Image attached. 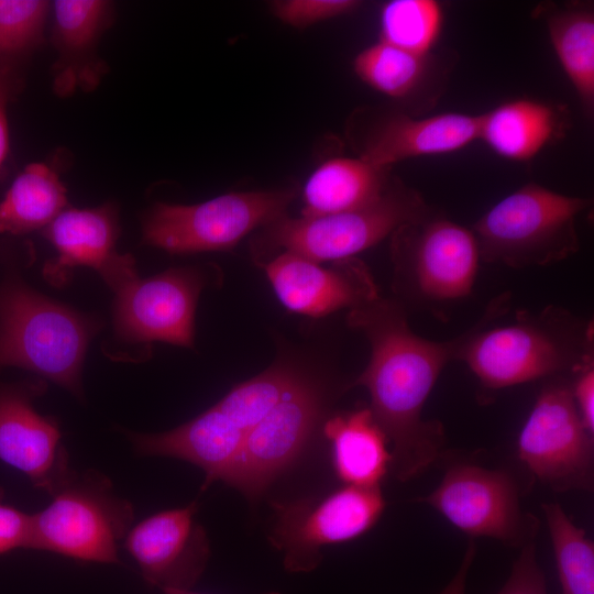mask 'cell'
<instances>
[{
  "label": "cell",
  "mask_w": 594,
  "mask_h": 594,
  "mask_svg": "<svg viewBox=\"0 0 594 594\" xmlns=\"http://www.w3.org/2000/svg\"><path fill=\"white\" fill-rule=\"evenodd\" d=\"M0 486V556L18 549H30L32 514L9 504Z\"/></svg>",
  "instance_id": "obj_32"
},
{
  "label": "cell",
  "mask_w": 594,
  "mask_h": 594,
  "mask_svg": "<svg viewBox=\"0 0 594 594\" xmlns=\"http://www.w3.org/2000/svg\"><path fill=\"white\" fill-rule=\"evenodd\" d=\"M387 172L360 157L326 161L304 187L301 217L351 211L374 202L393 179Z\"/></svg>",
  "instance_id": "obj_23"
},
{
  "label": "cell",
  "mask_w": 594,
  "mask_h": 594,
  "mask_svg": "<svg viewBox=\"0 0 594 594\" xmlns=\"http://www.w3.org/2000/svg\"><path fill=\"white\" fill-rule=\"evenodd\" d=\"M196 501L157 512L128 531L122 547L146 583L160 588L191 590L210 557L205 528L196 520Z\"/></svg>",
  "instance_id": "obj_16"
},
{
  "label": "cell",
  "mask_w": 594,
  "mask_h": 594,
  "mask_svg": "<svg viewBox=\"0 0 594 594\" xmlns=\"http://www.w3.org/2000/svg\"><path fill=\"white\" fill-rule=\"evenodd\" d=\"M591 202L535 183L518 188L474 223L481 260L526 268L569 258L580 250L576 218Z\"/></svg>",
  "instance_id": "obj_6"
},
{
  "label": "cell",
  "mask_w": 594,
  "mask_h": 594,
  "mask_svg": "<svg viewBox=\"0 0 594 594\" xmlns=\"http://www.w3.org/2000/svg\"><path fill=\"white\" fill-rule=\"evenodd\" d=\"M100 321L11 276L0 284V370H28L82 399L81 373Z\"/></svg>",
  "instance_id": "obj_4"
},
{
  "label": "cell",
  "mask_w": 594,
  "mask_h": 594,
  "mask_svg": "<svg viewBox=\"0 0 594 594\" xmlns=\"http://www.w3.org/2000/svg\"><path fill=\"white\" fill-rule=\"evenodd\" d=\"M50 496V504L32 514L31 550L84 563H121L119 549L133 526L134 507L108 476L73 469Z\"/></svg>",
  "instance_id": "obj_7"
},
{
  "label": "cell",
  "mask_w": 594,
  "mask_h": 594,
  "mask_svg": "<svg viewBox=\"0 0 594 594\" xmlns=\"http://www.w3.org/2000/svg\"><path fill=\"white\" fill-rule=\"evenodd\" d=\"M355 0H282L272 3V10L284 23L306 28L355 10Z\"/></svg>",
  "instance_id": "obj_30"
},
{
  "label": "cell",
  "mask_w": 594,
  "mask_h": 594,
  "mask_svg": "<svg viewBox=\"0 0 594 594\" xmlns=\"http://www.w3.org/2000/svg\"><path fill=\"white\" fill-rule=\"evenodd\" d=\"M48 8L42 0H0V59L38 42Z\"/></svg>",
  "instance_id": "obj_29"
},
{
  "label": "cell",
  "mask_w": 594,
  "mask_h": 594,
  "mask_svg": "<svg viewBox=\"0 0 594 594\" xmlns=\"http://www.w3.org/2000/svg\"><path fill=\"white\" fill-rule=\"evenodd\" d=\"M44 233L57 252L44 266V276L55 286L65 284L76 266L91 267L105 278L125 256L116 251L119 223L111 205L65 209Z\"/></svg>",
  "instance_id": "obj_19"
},
{
  "label": "cell",
  "mask_w": 594,
  "mask_h": 594,
  "mask_svg": "<svg viewBox=\"0 0 594 594\" xmlns=\"http://www.w3.org/2000/svg\"><path fill=\"white\" fill-rule=\"evenodd\" d=\"M54 8V41L62 54L55 77L66 74L77 61V81L81 57L87 56L108 22L109 2L58 0Z\"/></svg>",
  "instance_id": "obj_28"
},
{
  "label": "cell",
  "mask_w": 594,
  "mask_h": 594,
  "mask_svg": "<svg viewBox=\"0 0 594 594\" xmlns=\"http://www.w3.org/2000/svg\"><path fill=\"white\" fill-rule=\"evenodd\" d=\"M43 380L0 382V461L25 475L33 487L52 495L70 475L59 422L40 414L36 397Z\"/></svg>",
  "instance_id": "obj_15"
},
{
  "label": "cell",
  "mask_w": 594,
  "mask_h": 594,
  "mask_svg": "<svg viewBox=\"0 0 594 594\" xmlns=\"http://www.w3.org/2000/svg\"><path fill=\"white\" fill-rule=\"evenodd\" d=\"M501 295L482 318L462 333L455 360L464 362L484 391H499L540 378L574 375L594 364L593 323L559 306L518 311L510 323Z\"/></svg>",
  "instance_id": "obj_2"
},
{
  "label": "cell",
  "mask_w": 594,
  "mask_h": 594,
  "mask_svg": "<svg viewBox=\"0 0 594 594\" xmlns=\"http://www.w3.org/2000/svg\"><path fill=\"white\" fill-rule=\"evenodd\" d=\"M497 594H548L534 541L521 547L507 582Z\"/></svg>",
  "instance_id": "obj_31"
},
{
  "label": "cell",
  "mask_w": 594,
  "mask_h": 594,
  "mask_svg": "<svg viewBox=\"0 0 594 594\" xmlns=\"http://www.w3.org/2000/svg\"><path fill=\"white\" fill-rule=\"evenodd\" d=\"M475 554L476 546L470 540L458 572L439 594H465L466 579Z\"/></svg>",
  "instance_id": "obj_35"
},
{
  "label": "cell",
  "mask_w": 594,
  "mask_h": 594,
  "mask_svg": "<svg viewBox=\"0 0 594 594\" xmlns=\"http://www.w3.org/2000/svg\"><path fill=\"white\" fill-rule=\"evenodd\" d=\"M274 521L268 540L283 553L289 572H310L322 561V548L367 532L386 502L380 486L344 485L322 496L272 502Z\"/></svg>",
  "instance_id": "obj_11"
},
{
  "label": "cell",
  "mask_w": 594,
  "mask_h": 594,
  "mask_svg": "<svg viewBox=\"0 0 594 594\" xmlns=\"http://www.w3.org/2000/svg\"><path fill=\"white\" fill-rule=\"evenodd\" d=\"M519 460L551 490L590 491L594 440L582 422L565 376L550 378L539 392L517 440Z\"/></svg>",
  "instance_id": "obj_12"
},
{
  "label": "cell",
  "mask_w": 594,
  "mask_h": 594,
  "mask_svg": "<svg viewBox=\"0 0 594 594\" xmlns=\"http://www.w3.org/2000/svg\"><path fill=\"white\" fill-rule=\"evenodd\" d=\"M561 594H594V544L560 504H542Z\"/></svg>",
  "instance_id": "obj_26"
},
{
  "label": "cell",
  "mask_w": 594,
  "mask_h": 594,
  "mask_svg": "<svg viewBox=\"0 0 594 594\" xmlns=\"http://www.w3.org/2000/svg\"><path fill=\"white\" fill-rule=\"evenodd\" d=\"M480 114H391L364 138L360 158L382 169L404 160L449 154L479 138Z\"/></svg>",
  "instance_id": "obj_18"
},
{
  "label": "cell",
  "mask_w": 594,
  "mask_h": 594,
  "mask_svg": "<svg viewBox=\"0 0 594 594\" xmlns=\"http://www.w3.org/2000/svg\"><path fill=\"white\" fill-rule=\"evenodd\" d=\"M571 392L578 414L586 427L594 433V364L587 365L573 375Z\"/></svg>",
  "instance_id": "obj_33"
},
{
  "label": "cell",
  "mask_w": 594,
  "mask_h": 594,
  "mask_svg": "<svg viewBox=\"0 0 594 594\" xmlns=\"http://www.w3.org/2000/svg\"><path fill=\"white\" fill-rule=\"evenodd\" d=\"M302 374L292 362L277 361L195 418L170 430L128 437L141 455L178 459L199 468L204 491L221 480L251 430Z\"/></svg>",
  "instance_id": "obj_3"
},
{
  "label": "cell",
  "mask_w": 594,
  "mask_h": 594,
  "mask_svg": "<svg viewBox=\"0 0 594 594\" xmlns=\"http://www.w3.org/2000/svg\"><path fill=\"white\" fill-rule=\"evenodd\" d=\"M204 276L195 268H170L150 278L138 275L113 290V328L127 343L155 341L193 348L195 311Z\"/></svg>",
  "instance_id": "obj_14"
},
{
  "label": "cell",
  "mask_w": 594,
  "mask_h": 594,
  "mask_svg": "<svg viewBox=\"0 0 594 594\" xmlns=\"http://www.w3.org/2000/svg\"><path fill=\"white\" fill-rule=\"evenodd\" d=\"M550 42L584 110L594 109V14L590 6L543 9Z\"/></svg>",
  "instance_id": "obj_24"
},
{
  "label": "cell",
  "mask_w": 594,
  "mask_h": 594,
  "mask_svg": "<svg viewBox=\"0 0 594 594\" xmlns=\"http://www.w3.org/2000/svg\"><path fill=\"white\" fill-rule=\"evenodd\" d=\"M294 191L229 193L196 205L157 202L145 216L143 240L172 254L226 251L285 216Z\"/></svg>",
  "instance_id": "obj_9"
},
{
  "label": "cell",
  "mask_w": 594,
  "mask_h": 594,
  "mask_svg": "<svg viewBox=\"0 0 594 594\" xmlns=\"http://www.w3.org/2000/svg\"><path fill=\"white\" fill-rule=\"evenodd\" d=\"M162 592L164 594H204V593L194 592L191 590H174V588L163 590ZM265 594H282V593H279V592H267Z\"/></svg>",
  "instance_id": "obj_36"
},
{
  "label": "cell",
  "mask_w": 594,
  "mask_h": 594,
  "mask_svg": "<svg viewBox=\"0 0 594 594\" xmlns=\"http://www.w3.org/2000/svg\"><path fill=\"white\" fill-rule=\"evenodd\" d=\"M12 91V67L8 59H0V170L9 151V125L7 106Z\"/></svg>",
  "instance_id": "obj_34"
},
{
  "label": "cell",
  "mask_w": 594,
  "mask_h": 594,
  "mask_svg": "<svg viewBox=\"0 0 594 594\" xmlns=\"http://www.w3.org/2000/svg\"><path fill=\"white\" fill-rule=\"evenodd\" d=\"M443 25L435 0H392L381 12V41L415 54H430Z\"/></svg>",
  "instance_id": "obj_27"
},
{
  "label": "cell",
  "mask_w": 594,
  "mask_h": 594,
  "mask_svg": "<svg viewBox=\"0 0 594 594\" xmlns=\"http://www.w3.org/2000/svg\"><path fill=\"white\" fill-rule=\"evenodd\" d=\"M391 260L395 299L440 319L471 295L481 256L472 230L431 210L391 235Z\"/></svg>",
  "instance_id": "obj_5"
},
{
  "label": "cell",
  "mask_w": 594,
  "mask_h": 594,
  "mask_svg": "<svg viewBox=\"0 0 594 594\" xmlns=\"http://www.w3.org/2000/svg\"><path fill=\"white\" fill-rule=\"evenodd\" d=\"M327 391L306 374L251 430L221 482L252 504L288 471L310 444L327 409Z\"/></svg>",
  "instance_id": "obj_10"
},
{
  "label": "cell",
  "mask_w": 594,
  "mask_h": 594,
  "mask_svg": "<svg viewBox=\"0 0 594 594\" xmlns=\"http://www.w3.org/2000/svg\"><path fill=\"white\" fill-rule=\"evenodd\" d=\"M353 67L373 89L397 100L416 101L420 110L437 102L448 75L432 53L415 54L382 41L360 52Z\"/></svg>",
  "instance_id": "obj_20"
},
{
  "label": "cell",
  "mask_w": 594,
  "mask_h": 594,
  "mask_svg": "<svg viewBox=\"0 0 594 594\" xmlns=\"http://www.w3.org/2000/svg\"><path fill=\"white\" fill-rule=\"evenodd\" d=\"M566 128L563 108L516 99L480 114L477 140L504 158L525 162L563 136Z\"/></svg>",
  "instance_id": "obj_21"
},
{
  "label": "cell",
  "mask_w": 594,
  "mask_h": 594,
  "mask_svg": "<svg viewBox=\"0 0 594 594\" xmlns=\"http://www.w3.org/2000/svg\"><path fill=\"white\" fill-rule=\"evenodd\" d=\"M333 470L345 485L380 486L389 472V442L370 408L337 414L323 422Z\"/></svg>",
  "instance_id": "obj_22"
},
{
  "label": "cell",
  "mask_w": 594,
  "mask_h": 594,
  "mask_svg": "<svg viewBox=\"0 0 594 594\" xmlns=\"http://www.w3.org/2000/svg\"><path fill=\"white\" fill-rule=\"evenodd\" d=\"M278 300L290 311L323 317L354 309L380 297L376 283L356 257L321 266L300 255L280 252L261 263Z\"/></svg>",
  "instance_id": "obj_17"
},
{
  "label": "cell",
  "mask_w": 594,
  "mask_h": 594,
  "mask_svg": "<svg viewBox=\"0 0 594 594\" xmlns=\"http://www.w3.org/2000/svg\"><path fill=\"white\" fill-rule=\"evenodd\" d=\"M418 501L472 537L522 547L537 536L538 520L521 510L517 484L502 470L454 464L437 488Z\"/></svg>",
  "instance_id": "obj_13"
},
{
  "label": "cell",
  "mask_w": 594,
  "mask_h": 594,
  "mask_svg": "<svg viewBox=\"0 0 594 594\" xmlns=\"http://www.w3.org/2000/svg\"><path fill=\"white\" fill-rule=\"evenodd\" d=\"M431 210L417 190L394 177L377 200L360 209L275 220L256 239L253 251L261 263L275 252L320 264L351 258Z\"/></svg>",
  "instance_id": "obj_8"
},
{
  "label": "cell",
  "mask_w": 594,
  "mask_h": 594,
  "mask_svg": "<svg viewBox=\"0 0 594 594\" xmlns=\"http://www.w3.org/2000/svg\"><path fill=\"white\" fill-rule=\"evenodd\" d=\"M346 322L371 348L366 367L351 386L367 389L369 408L389 442V472L408 481L444 451L442 424L424 419L422 410L442 370L455 360L462 333L447 341L425 339L410 329L408 311L396 299L382 297L351 309Z\"/></svg>",
  "instance_id": "obj_1"
},
{
  "label": "cell",
  "mask_w": 594,
  "mask_h": 594,
  "mask_svg": "<svg viewBox=\"0 0 594 594\" xmlns=\"http://www.w3.org/2000/svg\"><path fill=\"white\" fill-rule=\"evenodd\" d=\"M66 205V188L58 175L46 164H29L0 201V232L24 234L46 228Z\"/></svg>",
  "instance_id": "obj_25"
}]
</instances>
